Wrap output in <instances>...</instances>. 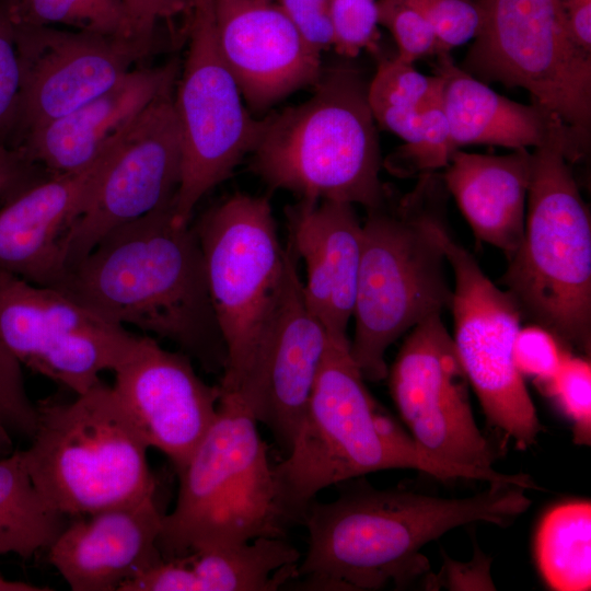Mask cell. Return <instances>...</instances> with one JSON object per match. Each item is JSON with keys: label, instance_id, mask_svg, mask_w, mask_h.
<instances>
[{"label": "cell", "instance_id": "30bf717a", "mask_svg": "<svg viewBox=\"0 0 591 591\" xmlns=\"http://www.w3.org/2000/svg\"><path fill=\"white\" fill-rule=\"evenodd\" d=\"M482 25L463 70L526 90L587 144L591 129V53L572 37L559 0H478Z\"/></svg>", "mask_w": 591, "mask_h": 591}, {"label": "cell", "instance_id": "d590c367", "mask_svg": "<svg viewBox=\"0 0 591 591\" xmlns=\"http://www.w3.org/2000/svg\"><path fill=\"white\" fill-rule=\"evenodd\" d=\"M431 25L436 56L450 51L476 37L482 25V12L473 0H413Z\"/></svg>", "mask_w": 591, "mask_h": 591}, {"label": "cell", "instance_id": "f546056e", "mask_svg": "<svg viewBox=\"0 0 591 591\" xmlns=\"http://www.w3.org/2000/svg\"><path fill=\"white\" fill-rule=\"evenodd\" d=\"M18 24L130 37L123 0H8Z\"/></svg>", "mask_w": 591, "mask_h": 591}, {"label": "cell", "instance_id": "ac0fdd59", "mask_svg": "<svg viewBox=\"0 0 591 591\" xmlns=\"http://www.w3.org/2000/svg\"><path fill=\"white\" fill-rule=\"evenodd\" d=\"M113 372L112 387L143 442L179 472L217 417L219 384L206 383L187 355L148 335Z\"/></svg>", "mask_w": 591, "mask_h": 591}, {"label": "cell", "instance_id": "8fae6325", "mask_svg": "<svg viewBox=\"0 0 591 591\" xmlns=\"http://www.w3.org/2000/svg\"><path fill=\"white\" fill-rule=\"evenodd\" d=\"M188 50L176 96L182 166L173 201L176 224H190L196 205L255 149L264 119H254L223 62L213 0H199L188 19Z\"/></svg>", "mask_w": 591, "mask_h": 591}, {"label": "cell", "instance_id": "83f0119b", "mask_svg": "<svg viewBox=\"0 0 591 591\" xmlns=\"http://www.w3.org/2000/svg\"><path fill=\"white\" fill-rule=\"evenodd\" d=\"M535 558L544 581L553 590H590V501L565 502L544 514L535 535Z\"/></svg>", "mask_w": 591, "mask_h": 591}, {"label": "cell", "instance_id": "7402d4cb", "mask_svg": "<svg viewBox=\"0 0 591 591\" xmlns=\"http://www.w3.org/2000/svg\"><path fill=\"white\" fill-rule=\"evenodd\" d=\"M289 240L305 264L303 293L329 337L350 341L362 251V224L354 205L300 200L286 211Z\"/></svg>", "mask_w": 591, "mask_h": 591}, {"label": "cell", "instance_id": "44dd1931", "mask_svg": "<svg viewBox=\"0 0 591 591\" xmlns=\"http://www.w3.org/2000/svg\"><path fill=\"white\" fill-rule=\"evenodd\" d=\"M163 515L154 495L71 518L47 549L48 561L72 591H118L163 559L158 546Z\"/></svg>", "mask_w": 591, "mask_h": 591}, {"label": "cell", "instance_id": "9c48e42d", "mask_svg": "<svg viewBox=\"0 0 591 591\" xmlns=\"http://www.w3.org/2000/svg\"><path fill=\"white\" fill-rule=\"evenodd\" d=\"M194 229L227 349L219 386L222 393L239 394L282 288L288 245L280 243L265 197L236 194L208 210Z\"/></svg>", "mask_w": 591, "mask_h": 591}, {"label": "cell", "instance_id": "ffe728a7", "mask_svg": "<svg viewBox=\"0 0 591 591\" xmlns=\"http://www.w3.org/2000/svg\"><path fill=\"white\" fill-rule=\"evenodd\" d=\"M121 131L89 166L47 174L0 207V270L58 288L66 277L62 241L114 154Z\"/></svg>", "mask_w": 591, "mask_h": 591}, {"label": "cell", "instance_id": "4fadbf2b", "mask_svg": "<svg viewBox=\"0 0 591 591\" xmlns=\"http://www.w3.org/2000/svg\"><path fill=\"white\" fill-rule=\"evenodd\" d=\"M139 338L58 289L0 270V339L23 367L74 395L101 383Z\"/></svg>", "mask_w": 591, "mask_h": 591}, {"label": "cell", "instance_id": "ab89813d", "mask_svg": "<svg viewBox=\"0 0 591 591\" xmlns=\"http://www.w3.org/2000/svg\"><path fill=\"white\" fill-rule=\"evenodd\" d=\"M199 0H123L130 37L154 44L163 20L192 15Z\"/></svg>", "mask_w": 591, "mask_h": 591}, {"label": "cell", "instance_id": "5bb4252c", "mask_svg": "<svg viewBox=\"0 0 591 591\" xmlns=\"http://www.w3.org/2000/svg\"><path fill=\"white\" fill-rule=\"evenodd\" d=\"M387 375L398 413L426 455L444 464L494 470L495 453L475 422L468 380L440 314L410 329Z\"/></svg>", "mask_w": 591, "mask_h": 591}, {"label": "cell", "instance_id": "f1b7e54d", "mask_svg": "<svg viewBox=\"0 0 591 591\" xmlns=\"http://www.w3.org/2000/svg\"><path fill=\"white\" fill-rule=\"evenodd\" d=\"M436 83L414 63L399 57L382 58L375 74L368 83V103L375 123L415 144L422 137V114L419 109Z\"/></svg>", "mask_w": 591, "mask_h": 591}, {"label": "cell", "instance_id": "836d02e7", "mask_svg": "<svg viewBox=\"0 0 591 591\" xmlns=\"http://www.w3.org/2000/svg\"><path fill=\"white\" fill-rule=\"evenodd\" d=\"M379 24L387 28L397 45V57L415 61L436 55L433 30L413 0H378Z\"/></svg>", "mask_w": 591, "mask_h": 591}, {"label": "cell", "instance_id": "52a82bcc", "mask_svg": "<svg viewBox=\"0 0 591 591\" xmlns=\"http://www.w3.org/2000/svg\"><path fill=\"white\" fill-rule=\"evenodd\" d=\"M587 153L572 136L532 153L524 234L500 285L525 317L591 350V218L570 169Z\"/></svg>", "mask_w": 591, "mask_h": 591}, {"label": "cell", "instance_id": "7c38bea8", "mask_svg": "<svg viewBox=\"0 0 591 591\" xmlns=\"http://www.w3.org/2000/svg\"><path fill=\"white\" fill-rule=\"evenodd\" d=\"M439 239L454 276L453 341L468 383L489 424L531 447L543 427L513 361L521 313L505 290L482 270L475 257L453 240L445 223Z\"/></svg>", "mask_w": 591, "mask_h": 591}, {"label": "cell", "instance_id": "e0dca14e", "mask_svg": "<svg viewBox=\"0 0 591 591\" xmlns=\"http://www.w3.org/2000/svg\"><path fill=\"white\" fill-rule=\"evenodd\" d=\"M282 288L251 374L236 394L288 453L323 361L329 335L306 304L298 257L288 242ZM233 394V393H232Z\"/></svg>", "mask_w": 591, "mask_h": 591}, {"label": "cell", "instance_id": "603a6c76", "mask_svg": "<svg viewBox=\"0 0 591 591\" xmlns=\"http://www.w3.org/2000/svg\"><path fill=\"white\" fill-rule=\"evenodd\" d=\"M179 63L131 69L79 108L27 132L16 149L49 174L82 170L158 97L172 92Z\"/></svg>", "mask_w": 591, "mask_h": 591}, {"label": "cell", "instance_id": "cb8c5ba5", "mask_svg": "<svg viewBox=\"0 0 591 591\" xmlns=\"http://www.w3.org/2000/svg\"><path fill=\"white\" fill-rule=\"evenodd\" d=\"M434 74L442 80L443 111L457 150L470 144L535 149L566 135L589 147L557 115L534 102L524 105L498 94L450 54L437 55Z\"/></svg>", "mask_w": 591, "mask_h": 591}, {"label": "cell", "instance_id": "e575fe53", "mask_svg": "<svg viewBox=\"0 0 591 591\" xmlns=\"http://www.w3.org/2000/svg\"><path fill=\"white\" fill-rule=\"evenodd\" d=\"M333 48L347 58L375 50L380 33L378 0H331Z\"/></svg>", "mask_w": 591, "mask_h": 591}, {"label": "cell", "instance_id": "d6986e66", "mask_svg": "<svg viewBox=\"0 0 591 591\" xmlns=\"http://www.w3.org/2000/svg\"><path fill=\"white\" fill-rule=\"evenodd\" d=\"M213 13L221 58L254 112L321 78V54L271 0H213Z\"/></svg>", "mask_w": 591, "mask_h": 591}, {"label": "cell", "instance_id": "8992f818", "mask_svg": "<svg viewBox=\"0 0 591 591\" xmlns=\"http://www.w3.org/2000/svg\"><path fill=\"white\" fill-rule=\"evenodd\" d=\"M313 86L309 100L264 119L253 170L300 200L380 207L387 194L368 83L357 69L336 66Z\"/></svg>", "mask_w": 591, "mask_h": 591}, {"label": "cell", "instance_id": "f35d334b", "mask_svg": "<svg viewBox=\"0 0 591 591\" xmlns=\"http://www.w3.org/2000/svg\"><path fill=\"white\" fill-rule=\"evenodd\" d=\"M331 0H277L302 39L316 53L333 47Z\"/></svg>", "mask_w": 591, "mask_h": 591}, {"label": "cell", "instance_id": "9a60e30c", "mask_svg": "<svg viewBox=\"0 0 591 591\" xmlns=\"http://www.w3.org/2000/svg\"><path fill=\"white\" fill-rule=\"evenodd\" d=\"M182 147L171 92L124 130L119 143L61 244L66 271L113 230L174 200Z\"/></svg>", "mask_w": 591, "mask_h": 591}, {"label": "cell", "instance_id": "b9f144b4", "mask_svg": "<svg viewBox=\"0 0 591 591\" xmlns=\"http://www.w3.org/2000/svg\"><path fill=\"white\" fill-rule=\"evenodd\" d=\"M37 164L31 162L21 150L0 144V199L7 201L15 194L39 181Z\"/></svg>", "mask_w": 591, "mask_h": 591}, {"label": "cell", "instance_id": "f6af8a7d", "mask_svg": "<svg viewBox=\"0 0 591 591\" xmlns=\"http://www.w3.org/2000/svg\"><path fill=\"white\" fill-rule=\"evenodd\" d=\"M15 451L10 430L0 422V459Z\"/></svg>", "mask_w": 591, "mask_h": 591}, {"label": "cell", "instance_id": "ba28073f", "mask_svg": "<svg viewBox=\"0 0 591 591\" xmlns=\"http://www.w3.org/2000/svg\"><path fill=\"white\" fill-rule=\"evenodd\" d=\"M37 425L22 454L36 487L70 518L157 495L148 447L112 386L71 401L36 403Z\"/></svg>", "mask_w": 591, "mask_h": 591}, {"label": "cell", "instance_id": "7bdbcfd3", "mask_svg": "<svg viewBox=\"0 0 591 591\" xmlns=\"http://www.w3.org/2000/svg\"><path fill=\"white\" fill-rule=\"evenodd\" d=\"M569 31L580 47L591 53V0H559Z\"/></svg>", "mask_w": 591, "mask_h": 591}, {"label": "cell", "instance_id": "1f68e13d", "mask_svg": "<svg viewBox=\"0 0 591 591\" xmlns=\"http://www.w3.org/2000/svg\"><path fill=\"white\" fill-rule=\"evenodd\" d=\"M573 424V442L591 444V364L567 354L556 373L538 384Z\"/></svg>", "mask_w": 591, "mask_h": 591}, {"label": "cell", "instance_id": "277c9868", "mask_svg": "<svg viewBox=\"0 0 591 591\" xmlns=\"http://www.w3.org/2000/svg\"><path fill=\"white\" fill-rule=\"evenodd\" d=\"M447 188L436 172L392 208L368 210L352 317L350 354L364 380L387 376L385 354L425 318L450 310L453 289L439 239Z\"/></svg>", "mask_w": 591, "mask_h": 591}, {"label": "cell", "instance_id": "8d00e7d4", "mask_svg": "<svg viewBox=\"0 0 591 591\" xmlns=\"http://www.w3.org/2000/svg\"><path fill=\"white\" fill-rule=\"evenodd\" d=\"M0 422L10 432L31 440L37 425V408L26 391L23 366L0 339Z\"/></svg>", "mask_w": 591, "mask_h": 591}, {"label": "cell", "instance_id": "4dcf8cb0", "mask_svg": "<svg viewBox=\"0 0 591 591\" xmlns=\"http://www.w3.org/2000/svg\"><path fill=\"white\" fill-rule=\"evenodd\" d=\"M436 83L419 109L422 114V137L415 144H404L393 157L391 169L399 175L425 174L445 167L454 147L442 105V80Z\"/></svg>", "mask_w": 591, "mask_h": 591}, {"label": "cell", "instance_id": "d4e9b609", "mask_svg": "<svg viewBox=\"0 0 591 591\" xmlns=\"http://www.w3.org/2000/svg\"><path fill=\"white\" fill-rule=\"evenodd\" d=\"M445 169L444 186L475 236L511 258L524 234L532 153L519 149L487 155L459 149Z\"/></svg>", "mask_w": 591, "mask_h": 591}, {"label": "cell", "instance_id": "74e56055", "mask_svg": "<svg viewBox=\"0 0 591 591\" xmlns=\"http://www.w3.org/2000/svg\"><path fill=\"white\" fill-rule=\"evenodd\" d=\"M512 352L521 375L535 378L537 384L551 379L569 354L553 333L537 324L519 328Z\"/></svg>", "mask_w": 591, "mask_h": 591}, {"label": "cell", "instance_id": "60d3db41", "mask_svg": "<svg viewBox=\"0 0 591 591\" xmlns=\"http://www.w3.org/2000/svg\"><path fill=\"white\" fill-rule=\"evenodd\" d=\"M490 559L475 546L474 557L468 563H460L443 554V566L438 575L425 577L427 590L441 587L448 590H495L490 576Z\"/></svg>", "mask_w": 591, "mask_h": 591}, {"label": "cell", "instance_id": "d6a6232c", "mask_svg": "<svg viewBox=\"0 0 591 591\" xmlns=\"http://www.w3.org/2000/svg\"><path fill=\"white\" fill-rule=\"evenodd\" d=\"M21 88L16 24L9 1L0 0V144L12 148L19 139Z\"/></svg>", "mask_w": 591, "mask_h": 591}, {"label": "cell", "instance_id": "484cf974", "mask_svg": "<svg viewBox=\"0 0 591 591\" xmlns=\"http://www.w3.org/2000/svg\"><path fill=\"white\" fill-rule=\"evenodd\" d=\"M301 554L286 537H259L163 558L132 580L136 591H271L297 578Z\"/></svg>", "mask_w": 591, "mask_h": 591}, {"label": "cell", "instance_id": "6da1fadb", "mask_svg": "<svg viewBox=\"0 0 591 591\" xmlns=\"http://www.w3.org/2000/svg\"><path fill=\"white\" fill-rule=\"evenodd\" d=\"M465 498L356 485L329 502H310L302 524L309 545L297 578L320 590L406 587L430 571L421 548L475 522L507 526L529 509L526 488L494 482Z\"/></svg>", "mask_w": 591, "mask_h": 591}, {"label": "cell", "instance_id": "7a4b0ae2", "mask_svg": "<svg viewBox=\"0 0 591 591\" xmlns=\"http://www.w3.org/2000/svg\"><path fill=\"white\" fill-rule=\"evenodd\" d=\"M173 201L103 237L58 288L105 320L165 339L206 371L223 373L227 349L194 227Z\"/></svg>", "mask_w": 591, "mask_h": 591}, {"label": "cell", "instance_id": "5b68a950", "mask_svg": "<svg viewBox=\"0 0 591 591\" xmlns=\"http://www.w3.org/2000/svg\"><path fill=\"white\" fill-rule=\"evenodd\" d=\"M177 475L176 502L163 515L158 541L163 558L286 537L300 524L257 421L236 394L221 392L213 424Z\"/></svg>", "mask_w": 591, "mask_h": 591}, {"label": "cell", "instance_id": "3957f363", "mask_svg": "<svg viewBox=\"0 0 591 591\" xmlns=\"http://www.w3.org/2000/svg\"><path fill=\"white\" fill-rule=\"evenodd\" d=\"M391 468L417 470L441 480L525 483L522 473L455 466L426 455L372 397L350 341L329 337L291 449L275 464L286 501L301 524L322 489Z\"/></svg>", "mask_w": 591, "mask_h": 591}, {"label": "cell", "instance_id": "2e32d148", "mask_svg": "<svg viewBox=\"0 0 591 591\" xmlns=\"http://www.w3.org/2000/svg\"><path fill=\"white\" fill-rule=\"evenodd\" d=\"M15 24L22 69L16 148L27 132L112 88L154 48L134 37Z\"/></svg>", "mask_w": 591, "mask_h": 591}, {"label": "cell", "instance_id": "ee69618b", "mask_svg": "<svg viewBox=\"0 0 591 591\" xmlns=\"http://www.w3.org/2000/svg\"><path fill=\"white\" fill-rule=\"evenodd\" d=\"M49 587H40L23 581H12L0 575V591H49Z\"/></svg>", "mask_w": 591, "mask_h": 591}, {"label": "cell", "instance_id": "4316f807", "mask_svg": "<svg viewBox=\"0 0 591 591\" xmlns=\"http://www.w3.org/2000/svg\"><path fill=\"white\" fill-rule=\"evenodd\" d=\"M70 519L36 487L22 450L0 459V555L31 559L55 543Z\"/></svg>", "mask_w": 591, "mask_h": 591}]
</instances>
